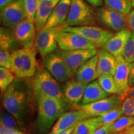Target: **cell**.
Returning <instances> with one entry per match:
<instances>
[{
	"instance_id": "cell-1",
	"label": "cell",
	"mask_w": 134,
	"mask_h": 134,
	"mask_svg": "<svg viewBox=\"0 0 134 134\" xmlns=\"http://www.w3.org/2000/svg\"><path fill=\"white\" fill-rule=\"evenodd\" d=\"M28 102L27 90L19 80H15L2 94L3 108L16 119L21 129L25 125Z\"/></svg>"
},
{
	"instance_id": "cell-2",
	"label": "cell",
	"mask_w": 134,
	"mask_h": 134,
	"mask_svg": "<svg viewBox=\"0 0 134 134\" xmlns=\"http://www.w3.org/2000/svg\"><path fill=\"white\" fill-rule=\"evenodd\" d=\"M37 117L36 129L40 133H46L52 128L58 119L65 113L66 103L54 98L38 97Z\"/></svg>"
},
{
	"instance_id": "cell-3",
	"label": "cell",
	"mask_w": 134,
	"mask_h": 134,
	"mask_svg": "<svg viewBox=\"0 0 134 134\" xmlns=\"http://www.w3.org/2000/svg\"><path fill=\"white\" fill-rule=\"evenodd\" d=\"M35 48H21L12 52L9 69L19 79L31 78L36 74L37 62Z\"/></svg>"
},
{
	"instance_id": "cell-4",
	"label": "cell",
	"mask_w": 134,
	"mask_h": 134,
	"mask_svg": "<svg viewBox=\"0 0 134 134\" xmlns=\"http://www.w3.org/2000/svg\"><path fill=\"white\" fill-rule=\"evenodd\" d=\"M96 11L85 0H72L65 24L69 27L95 26Z\"/></svg>"
},
{
	"instance_id": "cell-5",
	"label": "cell",
	"mask_w": 134,
	"mask_h": 134,
	"mask_svg": "<svg viewBox=\"0 0 134 134\" xmlns=\"http://www.w3.org/2000/svg\"><path fill=\"white\" fill-rule=\"evenodd\" d=\"M57 81L46 69L41 70L36 75L33 81L35 96L36 98L43 96L54 98L66 103Z\"/></svg>"
},
{
	"instance_id": "cell-6",
	"label": "cell",
	"mask_w": 134,
	"mask_h": 134,
	"mask_svg": "<svg viewBox=\"0 0 134 134\" xmlns=\"http://www.w3.org/2000/svg\"><path fill=\"white\" fill-rule=\"evenodd\" d=\"M66 26V24H65L54 27L47 29L43 28L37 32L34 48L43 58L52 53L58 47V37Z\"/></svg>"
},
{
	"instance_id": "cell-7",
	"label": "cell",
	"mask_w": 134,
	"mask_h": 134,
	"mask_svg": "<svg viewBox=\"0 0 134 134\" xmlns=\"http://www.w3.org/2000/svg\"><path fill=\"white\" fill-rule=\"evenodd\" d=\"M65 31L72 32L83 36L89 41L93 43L96 48H101L110 38L114 34L110 30L104 29L96 26H87L80 27L66 26Z\"/></svg>"
},
{
	"instance_id": "cell-8",
	"label": "cell",
	"mask_w": 134,
	"mask_h": 134,
	"mask_svg": "<svg viewBox=\"0 0 134 134\" xmlns=\"http://www.w3.org/2000/svg\"><path fill=\"white\" fill-rule=\"evenodd\" d=\"M43 63L46 69L58 81L66 82L73 77L63 60L61 50L57 49L43 58Z\"/></svg>"
},
{
	"instance_id": "cell-9",
	"label": "cell",
	"mask_w": 134,
	"mask_h": 134,
	"mask_svg": "<svg viewBox=\"0 0 134 134\" xmlns=\"http://www.w3.org/2000/svg\"><path fill=\"white\" fill-rule=\"evenodd\" d=\"M123 99L117 94L104 98L87 104L75 105L76 109L85 111L91 117L99 116L111 110L121 108Z\"/></svg>"
},
{
	"instance_id": "cell-10",
	"label": "cell",
	"mask_w": 134,
	"mask_h": 134,
	"mask_svg": "<svg viewBox=\"0 0 134 134\" xmlns=\"http://www.w3.org/2000/svg\"><path fill=\"white\" fill-rule=\"evenodd\" d=\"M96 17L97 21L113 32H117L127 27V15L105 6L97 8Z\"/></svg>"
},
{
	"instance_id": "cell-11",
	"label": "cell",
	"mask_w": 134,
	"mask_h": 134,
	"mask_svg": "<svg viewBox=\"0 0 134 134\" xmlns=\"http://www.w3.org/2000/svg\"><path fill=\"white\" fill-rule=\"evenodd\" d=\"M1 23L3 26L14 29L27 19L24 0H16L1 9Z\"/></svg>"
},
{
	"instance_id": "cell-12",
	"label": "cell",
	"mask_w": 134,
	"mask_h": 134,
	"mask_svg": "<svg viewBox=\"0 0 134 134\" xmlns=\"http://www.w3.org/2000/svg\"><path fill=\"white\" fill-rule=\"evenodd\" d=\"M60 50L71 51L81 49H97L96 47L88 39L78 34L63 31L58 38Z\"/></svg>"
},
{
	"instance_id": "cell-13",
	"label": "cell",
	"mask_w": 134,
	"mask_h": 134,
	"mask_svg": "<svg viewBox=\"0 0 134 134\" xmlns=\"http://www.w3.org/2000/svg\"><path fill=\"white\" fill-rule=\"evenodd\" d=\"M63 58L72 76H75L76 71L87 61L97 55L96 49H81L71 51L61 50Z\"/></svg>"
},
{
	"instance_id": "cell-14",
	"label": "cell",
	"mask_w": 134,
	"mask_h": 134,
	"mask_svg": "<svg viewBox=\"0 0 134 134\" xmlns=\"http://www.w3.org/2000/svg\"><path fill=\"white\" fill-rule=\"evenodd\" d=\"M91 117L85 111L79 109L65 112L58 119L48 134H59L76 125L78 122Z\"/></svg>"
},
{
	"instance_id": "cell-15",
	"label": "cell",
	"mask_w": 134,
	"mask_h": 134,
	"mask_svg": "<svg viewBox=\"0 0 134 134\" xmlns=\"http://www.w3.org/2000/svg\"><path fill=\"white\" fill-rule=\"evenodd\" d=\"M117 66L114 79L120 91L119 96L123 100L127 97L130 87L129 86L130 68L128 63L122 56L116 57Z\"/></svg>"
},
{
	"instance_id": "cell-16",
	"label": "cell",
	"mask_w": 134,
	"mask_h": 134,
	"mask_svg": "<svg viewBox=\"0 0 134 134\" xmlns=\"http://www.w3.org/2000/svg\"><path fill=\"white\" fill-rule=\"evenodd\" d=\"M13 30L17 41L22 48H34L35 39L37 36L34 23L26 19Z\"/></svg>"
},
{
	"instance_id": "cell-17",
	"label": "cell",
	"mask_w": 134,
	"mask_h": 134,
	"mask_svg": "<svg viewBox=\"0 0 134 134\" xmlns=\"http://www.w3.org/2000/svg\"><path fill=\"white\" fill-rule=\"evenodd\" d=\"M132 31L128 29L115 33L103 47L104 50L113 54L115 57L122 56L125 45Z\"/></svg>"
},
{
	"instance_id": "cell-18",
	"label": "cell",
	"mask_w": 134,
	"mask_h": 134,
	"mask_svg": "<svg viewBox=\"0 0 134 134\" xmlns=\"http://www.w3.org/2000/svg\"><path fill=\"white\" fill-rule=\"evenodd\" d=\"M86 84L77 80H70L66 81L63 91L65 102L71 105H78L82 100Z\"/></svg>"
},
{
	"instance_id": "cell-19",
	"label": "cell",
	"mask_w": 134,
	"mask_h": 134,
	"mask_svg": "<svg viewBox=\"0 0 134 134\" xmlns=\"http://www.w3.org/2000/svg\"><path fill=\"white\" fill-rule=\"evenodd\" d=\"M72 0H60L43 28H51L65 24Z\"/></svg>"
},
{
	"instance_id": "cell-20",
	"label": "cell",
	"mask_w": 134,
	"mask_h": 134,
	"mask_svg": "<svg viewBox=\"0 0 134 134\" xmlns=\"http://www.w3.org/2000/svg\"><path fill=\"white\" fill-rule=\"evenodd\" d=\"M98 55H96L84 63L75 74L76 80L88 85L98 79Z\"/></svg>"
},
{
	"instance_id": "cell-21",
	"label": "cell",
	"mask_w": 134,
	"mask_h": 134,
	"mask_svg": "<svg viewBox=\"0 0 134 134\" xmlns=\"http://www.w3.org/2000/svg\"><path fill=\"white\" fill-rule=\"evenodd\" d=\"M98 61V78L103 75L114 76L117 66L116 57L103 48H99L97 53Z\"/></svg>"
},
{
	"instance_id": "cell-22",
	"label": "cell",
	"mask_w": 134,
	"mask_h": 134,
	"mask_svg": "<svg viewBox=\"0 0 134 134\" xmlns=\"http://www.w3.org/2000/svg\"><path fill=\"white\" fill-rule=\"evenodd\" d=\"M60 0H41L35 18L37 32L44 27L53 9Z\"/></svg>"
},
{
	"instance_id": "cell-23",
	"label": "cell",
	"mask_w": 134,
	"mask_h": 134,
	"mask_svg": "<svg viewBox=\"0 0 134 134\" xmlns=\"http://www.w3.org/2000/svg\"><path fill=\"white\" fill-rule=\"evenodd\" d=\"M109 95L104 91L103 89L100 86L98 80H95L87 85L84 92L81 104H87L93 103L107 98Z\"/></svg>"
},
{
	"instance_id": "cell-24",
	"label": "cell",
	"mask_w": 134,
	"mask_h": 134,
	"mask_svg": "<svg viewBox=\"0 0 134 134\" xmlns=\"http://www.w3.org/2000/svg\"><path fill=\"white\" fill-rule=\"evenodd\" d=\"M22 47L17 41L12 29L1 27L0 30V48L1 50L13 52Z\"/></svg>"
},
{
	"instance_id": "cell-25",
	"label": "cell",
	"mask_w": 134,
	"mask_h": 134,
	"mask_svg": "<svg viewBox=\"0 0 134 134\" xmlns=\"http://www.w3.org/2000/svg\"><path fill=\"white\" fill-rule=\"evenodd\" d=\"M100 127L93 117H91L78 122L71 134H94Z\"/></svg>"
},
{
	"instance_id": "cell-26",
	"label": "cell",
	"mask_w": 134,
	"mask_h": 134,
	"mask_svg": "<svg viewBox=\"0 0 134 134\" xmlns=\"http://www.w3.org/2000/svg\"><path fill=\"white\" fill-rule=\"evenodd\" d=\"M123 114L122 109L119 108L111 110L99 116L93 117V118L100 127H103L105 125H112L118 119L122 117Z\"/></svg>"
},
{
	"instance_id": "cell-27",
	"label": "cell",
	"mask_w": 134,
	"mask_h": 134,
	"mask_svg": "<svg viewBox=\"0 0 134 134\" xmlns=\"http://www.w3.org/2000/svg\"><path fill=\"white\" fill-rule=\"evenodd\" d=\"M97 80L101 88L107 93L109 94H117L119 96L120 91L115 83L113 75H103Z\"/></svg>"
},
{
	"instance_id": "cell-28",
	"label": "cell",
	"mask_w": 134,
	"mask_h": 134,
	"mask_svg": "<svg viewBox=\"0 0 134 134\" xmlns=\"http://www.w3.org/2000/svg\"><path fill=\"white\" fill-rule=\"evenodd\" d=\"M105 6L110 9L127 15L132 10L130 0H104Z\"/></svg>"
},
{
	"instance_id": "cell-29",
	"label": "cell",
	"mask_w": 134,
	"mask_h": 134,
	"mask_svg": "<svg viewBox=\"0 0 134 134\" xmlns=\"http://www.w3.org/2000/svg\"><path fill=\"white\" fill-rule=\"evenodd\" d=\"M133 125H134V117L128 115L122 116L111 125L110 133L122 132Z\"/></svg>"
},
{
	"instance_id": "cell-30",
	"label": "cell",
	"mask_w": 134,
	"mask_h": 134,
	"mask_svg": "<svg viewBox=\"0 0 134 134\" xmlns=\"http://www.w3.org/2000/svg\"><path fill=\"white\" fill-rule=\"evenodd\" d=\"M15 75L9 68L1 66L0 68V89L3 94L15 81Z\"/></svg>"
},
{
	"instance_id": "cell-31",
	"label": "cell",
	"mask_w": 134,
	"mask_h": 134,
	"mask_svg": "<svg viewBox=\"0 0 134 134\" xmlns=\"http://www.w3.org/2000/svg\"><path fill=\"white\" fill-rule=\"evenodd\" d=\"M41 0H24L27 19L35 24V18Z\"/></svg>"
},
{
	"instance_id": "cell-32",
	"label": "cell",
	"mask_w": 134,
	"mask_h": 134,
	"mask_svg": "<svg viewBox=\"0 0 134 134\" xmlns=\"http://www.w3.org/2000/svg\"><path fill=\"white\" fill-rule=\"evenodd\" d=\"M0 126L11 129L21 130V127L16 119L8 112L1 114Z\"/></svg>"
},
{
	"instance_id": "cell-33",
	"label": "cell",
	"mask_w": 134,
	"mask_h": 134,
	"mask_svg": "<svg viewBox=\"0 0 134 134\" xmlns=\"http://www.w3.org/2000/svg\"><path fill=\"white\" fill-rule=\"evenodd\" d=\"M122 57L128 63L134 62V32H132L127 40Z\"/></svg>"
},
{
	"instance_id": "cell-34",
	"label": "cell",
	"mask_w": 134,
	"mask_h": 134,
	"mask_svg": "<svg viewBox=\"0 0 134 134\" xmlns=\"http://www.w3.org/2000/svg\"><path fill=\"white\" fill-rule=\"evenodd\" d=\"M121 109L124 115L134 117V99L127 97L123 100Z\"/></svg>"
},
{
	"instance_id": "cell-35",
	"label": "cell",
	"mask_w": 134,
	"mask_h": 134,
	"mask_svg": "<svg viewBox=\"0 0 134 134\" xmlns=\"http://www.w3.org/2000/svg\"><path fill=\"white\" fill-rule=\"evenodd\" d=\"M12 52L8 50H0V66L4 68H10L11 62Z\"/></svg>"
},
{
	"instance_id": "cell-36",
	"label": "cell",
	"mask_w": 134,
	"mask_h": 134,
	"mask_svg": "<svg viewBox=\"0 0 134 134\" xmlns=\"http://www.w3.org/2000/svg\"><path fill=\"white\" fill-rule=\"evenodd\" d=\"M127 27L130 31L134 32V8L127 15Z\"/></svg>"
},
{
	"instance_id": "cell-37",
	"label": "cell",
	"mask_w": 134,
	"mask_h": 134,
	"mask_svg": "<svg viewBox=\"0 0 134 134\" xmlns=\"http://www.w3.org/2000/svg\"><path fill=\"white\" fill-rule=\"evenodd\" d=\"M0 134H26L21 131V130L11 129L0 126Z\"/></svg>"
},
{
	"instance_id": "cell-38",
	"label": "cell",
	"mask_w": 134,
	"mask_h": 134,
	"mask_svg": "<svg viewBox=\"0 0 134 134\" xmlns=\"http://www.w3.org/2000/svg\"><path fill=\"white\" fill-rule=\"evenodd\" d=\"M94 8H98L103 6L104 0H85Z\"/></svg>"
},
{
	"instance_id": "cell-39",
	"label": "cell",
	"mask_w": 134,
	"mask_h": 134,
	"mask_svg": "<svg viewBox=\"0 0 134 134\" xmlns=\"http://www.w3.org/2000/svg\"><path fill=\"white\" fill-rule=\"evenodd\" d=\"M129 86L130 87H132L134 85V62L129 63Z\"/></svg>"
},
{
	"instance_id": "cell-40",
	"label": "cell",
	"mask_w": 134,
	"mask_h": 134,
	"mask_svg": "<svg viewBox=\"0 0 134 134\" xmlns=\"http://www.w3.org/2000/svg\"><path fill=\"white\" fill-rule=\"evenodd\" d=\"M110 126L111 125H105V126L100 127L94 134H110Z\"/></svg>"
},
{
	"instance_id": "cell-41",
	"label": "cell",
	"mask_w": 134,
	"mask_h": 134,
	"mask_svg": "<svg viewBox=\"0 0 134 134\" xmlns=\"http://www.w3.org/2000/svg\"><path fill=\"white\" fill-rule=\"evenodd\" d=\"M16 0H0V8L3 9L7 5L11 4V3L14 2Z\"/></svg>"
},
{
	"instance_id": "cell-42",
	"label": "cell",
	"mask_w": 134,
	"mask_h": 134,
	"mask_svg": "<svg viewBox=\"0 0 134 134\" xmlns=\"http://www.w3.org/2000/svg\"><path fill=\"white\" fill-rule=\"evenodd\" d=\"M127 97L132 99H134V85L133 86L130 87L129 91L128 92V94H127Z\"/></svg>"
},
{
	"instance_id": "cell-43",
	"label": "cell",
	"mask_w": 134,
	"mask_h": 134,
	"mask_svg": "<svg viewBox=\"0 0 134 134\" xmlns=\"http://www.w3.org/2000/svg\"><path fill=\"white\" fill-rule=\"evenodd\" d=\"M124 134H134V125L124 131Z\"/></svg>"
},
{
	"instance_id": "cell-44",
	"label": "cell",
	"mask_w": 134,
	"mask_h": 134,
	"mask_svg": "<svg viewBox=\"0 0 134 134\" xmlns=\"http://www.w3.org/2000/svg\"><path fill=\"white\" fill-rule=\"evenodd\" d=\"M75 126H76V125H75V126L71 127V128L68 129V130H65V131H64V132H61V133H60L59 134H71L72 132L73 131V129H75Z\"/></svg>"
},
{
	"instance_id": "cell-45",
	"label": "cell",
	"mask_w": 134,
	"mask_h": 134,
	"mask_svg": "<svg viewBox=\"0 0 134 134\" xmlns=\"http://www.w3.org/2000/svg\"><path fill=\"white\" fill-rule=\"evenodd\" d=\"M130 2H131L132 8H134V0H130Z\"/></svg>"
},
{
	"instance_id": "cell-46",
	"label": "cell",
	"mask_w": 134,
	"mask_h": 134,
	"mask_svg": "<svg viewBox=\"0 0 134 134\" xmlns=\"http://www.w3.org/2000/svg\"><path fill=\"white\" fill-rule=\"evenodd\" d=\"M110 134H124V132H119V133H110Z\"/></svg>"
}]
</instances>
